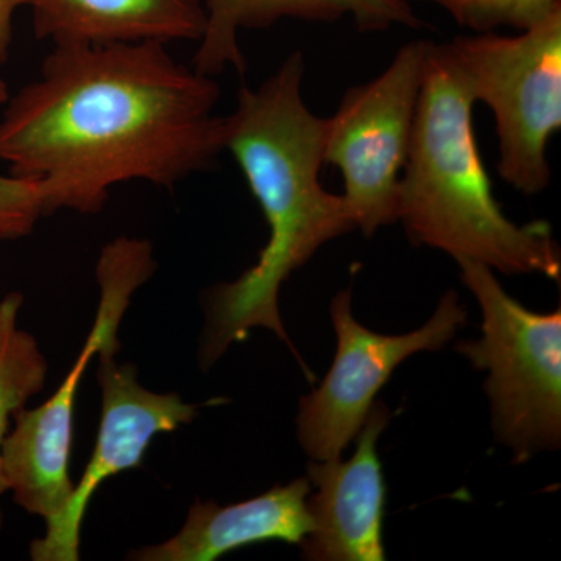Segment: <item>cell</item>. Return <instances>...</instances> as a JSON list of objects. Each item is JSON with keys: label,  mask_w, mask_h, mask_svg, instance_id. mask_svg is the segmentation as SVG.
I'll list each match as a JSON object with an SVG mask.
<instances>
[{"label": "cell", "mask_w": 561, "mask_h": 561, "mask_svg": "<svg viewBox=\"0 0 561 561\" xmlns=\"http://www.w3.org/2000/svg\"><path fill=\"white\" fill-rule=\"evenodd\" d=\"M214 77L160 43L54 46L0 116V162L35 181L47 216L98 214L111 190H172L225 150Z\"/></svg>", "instance_id": "1"}, {"label": "cell", "mask_w": 561, "mask_h": 561, "mask_svg": "<svg viewBox=\"0 0 561 561\" xmlns=\"http://www.w3.org/2000/svg\"><path fill=\"white\" fill-rule=\"evenodd\" d=\"M305 72L301 51H294L260 87L241 88L238 105L225 117V150L260 203L268 241L256 264L206 295L203 368L213 367L254 328H265L289 345L313 378L280 319V287L324 243L356 230V225L342 194H331L321 184L327 117L316 116L302 99Z\"/></svg>", "instance_id": "2"}, {"label": "cell", "mask_w": 561, "mask_h": 561, "mask_svg": "<svg viewBox=\"0 0 561 561\" xmlns=\"http://www.w3.org/2000/svg\"><path fill=\"white\" fill-rule=\"evenodd\" d=\"M451 44H427L400 214L409 241L505 275L561 278V254L546 221L516 225L502 213L474 135L476 105Z\"/></svg>", "instance_id": "3"}, {"label": "cell", "mask_w": 561, "mask_h": 561, "mask_svg": "<svg viewBox=\"0 0 561 561\" xmlns=\"http://www.w3.org/2000/svg\"><path fill=\"white\" fill-rule=\"evenodd\" d=\"M482 312V334L456 350L486 371L494 437L516 463L561 442V309L530 311L481 262L457 261Z\"/></svg>", "instance_id": "4"}, {"label": "cell", "mask_w": 561, "mask_h": 561, "mask_svg": "<svg viewBox=\"0 0 561 561\" xmlns=\"http://www.w3.org/2000/svg\"><path fill=\"white\" fill-rule=\"evenodd\" d=\"M157 260L151 242L121 236L106 243L95 265L101 298L94 324L68 375L49 400L14 416L2 445V479L7 493L46 526L60 519L73 493L70 456L73 409L88 365L99 351L119 343L117 332L133 295L153 276Z\"/></svg>", "instance_id": "5"}, {"label": "cell", "mask_w": 561, "mask_h": 561, "mask_svg": "<svg viewBox=\"0 0 561 561\" xmlns=\"http://www.w3.org/2000/svg\"><path fill=\"white\" fill-rule=\"evenodd\" d=\"M451 47L476 102L494 116L501 179L524 195L549 186V140L561 128V10L516 36L476 33Z\"/></svg>", "instance_id": "6"}, {"label": "cell", "mask_w": 561, "mask_h": 561, "mask_svg": "<svg viewBox=\"0 0 561 561\" xmlns=\"http://www.w3.org/2000/svg\"><path fill=\"white\" fill-rule=\"evenodd\" d=\"M427 44H405L381 76L350 88L327 117L323 161L342 173L343 201L365 238L397 224Z\"/></svg>", "instance_id": "7"}, {"label": "cell", "mask_w": 561, "mask_h": 561, "mask_svg": "<svg viewBox=\"0 0 561 561\" xmlns=\"http://www.w3.org/2000/svg\"><path fill=\"white\" fill-rule=\"evenodd\" d=\"M337 353L320 386L300 401L298 440L312 460L339 459L357 437L376 394L398 365L421 351L440 350L467 321V309L454 290L437 311L409 334H379L362 327L351 309V290H341L330 306Z\"/></svg>", "instance_id": "8"}, {"label": "cell", "mask_w": 561, "mask_h": 561, "mask_svg": "<svg viewBox=\"0 0 561 561\" xmlns=\"http://www.w3.org/2000/svg\"><path fill=\"white\" fill-rule=\"evenodd\" d=\"M119 346L113 343L99 351L102 415L94 449L60 519L46 526L43 537L32 542V560H80L81 526L102 483L142 467L157 435L176 431L198 415L201 404L184 402L176 393H157L140 386L138 370L116 359Z\"/></svg>", "instance_id": "9"}, {"label": "cell", "mask_w": 561, "mask_h": 561, "mask_svg": "<svg viewBox=\"0 0 561 561\" xmlns=\"http://www.w3.org/2000/svg\"><path fill=\"white\" fill-rule=\"evenodd\" d=\"M391 419L383 402H375L348 460H312L308 496L312 527L300 548L312 561H383L382 524L386 481L378 440Z\"/></svg>", "instance_id": "10"}, {"label": "cell", "mask_w": 561, "mask_h": 561, "mask_svg": "<svg viewBox=\"0 0 561 561\" xmlns=\"http://www.w3.org/2000/svg\"><path fill=\"white\" fill-rule=\"evenodd\" d=\"M308 478L276 485L260 496L219 505L195 502L183 527L168 541L131 553L138 561H214L225 553L261 542L300 546L311 531Z\"/></svg>", "instance_id": "11"}, {"label": "cell", "mask_w": 561, "mask_h": 561, "mask_svg": "<svg viewBox=\"0 0 561 561\" xmlns=\"http://www.w3.org/2000/svg\"><path fill=\"white\" fill-rule=\"evenodd\" d=\"M33 31L54 46L202 39L205 0H25Z\"/></svg>", "instance_id": "12"}, {"label": "cell", "mask_w": 561, "mask_h": 561, "mask_svg": "<svg viewBox=\"0 0 561 561\" xmlns=\"http://www.w3.org/2000/svg\"><path fill=\"white\" fill-rule=\"evenodd\" d=\"M205 33L192 66L209 77L228 68L245 70L239 32L268 28L286 18L313 22L351 18L362 32L421 27L408 0H205Z\"/></svg>", "instance_id": "13"}, {"label": "cell", "mask_w": 561, "mask_h": 561, "mask_svg": "<svg viewBox=\"0 0 561 561\" xmlns=\"http://www.w3.org/2000/svg\"><path fill=\"white\" fill-rule=\"evenodd\" d=\"M24 297L10 291L0 301V497L7 493L2 479V445L18 412L46 386V356L31 332L20 327V312ZM3 513L0 507V529Z\"/></svg>", "instance_id": "14"}, {"label": "cell", "mask_w": 561, "mask_h": 561, "mask_svg": "<svg viewBox=\"0 0 561 561\" xmlns=\"http://www.w3.org/2000/svg\"><path fill=\"white\" fill-rule=\"evenodd\" d=\"M445 10L461 27L490 33L500 27L529 31L561 10V0H426Z\"/></svg>", "instance_id": "15"}, {"label": "cell", "mask_w": 561, "mask_h": 561, "mask_svg": "<svg viewBox=\"0 0 561 561\" xmlns=\"http://www.w3.org/2000/svg\"><path fill=\"white\" fill-rule=\"evenodd\" d=\"M47 217L43 191L35 181L0 175V242L18 241Z\"/></svg>", "instance_id": "16"}, {"label": "cell", "mask_w": 561, "mask_h": 561, "mask_svg": "<svg viewBox=\"0 0 561 561\" xmlns=\"http://www.w3.org/2000/svg\"><path fill=\"white\" fill-rule=\"evenodd\" d=\"M25 0H0V69L7 65L13 43V18Z\"/></svg>", "instance_id": "17"}, {"label": "cell", "mask_w": 561, "mask_h": 561, "mask_svg": "<svg viewBox=\"0 0 561 561\" xmlns=\"http://www.w3.org/2000/svg\"><path fill=\"white\" fill-rule=\"evenodd\" d=\"M9 87H7L5 80L0 77V110L3 108V105H5L7 101H9Z\"/></svg>", "instance_id": "18"}]
</instances>
